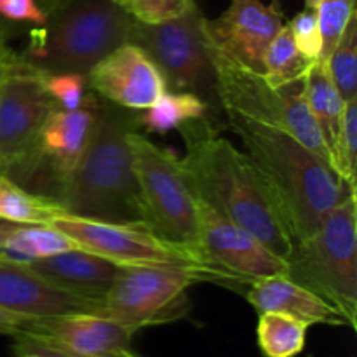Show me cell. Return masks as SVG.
<instances>
[{
    "label": "cell",
    "instance_id": "7",
    "mask_svg": "<svg viewBox=\"0 0 357 357\" xmlns=\"http://www.w3.org/2000/svg\"><path fill=\"white\" fill-rule=\"evenodd\" d=\"M68 236L77 248L103 257L117 265H173L209 272L216 282H234L209 264L199 248L167 239L146 222H103L63 215L51 223Z\"/></svg>",
    "mask_w": 357,
    "mask_h": 357
},
{
    "label": "cell",
    "instance_id": "24",
    "mask_svg": "<svg viewBox=\"0 0 357 357\" xmlns=\"http://www.w3.org/2000/svg\"><path fill=\"white\" fill-rule=\"evenodd\" d=\"M310 324L281 312L258 314L257 340L265 357H296L307 344Z\"/></svg>",
    "mask_w": 357,
    "mask_h": 357
},
{
    "label": "cell",
    "instance_id": "38",
    "mask_svg": "<svg viewBox=\"0 0 357 357\" xmlns=\"http://www.w3.org/2000/svg\"><path fill=\"white\" fill-rule=\"evenodd\" d=\"M96 357H139V356H136L135 352H131V351H129V349H121V351L108 352V354L96 356Z\"/></svg>",
    "mask_w": 357,
    "mask_h": 357
},
{
    "label": "cell",
    "instance_id": "25",
    "mask_svg": "<svg viewBox=\"0 0 357 357\" xmlns=\"http://www.w3.org/2000/svg\"><path fill=\"white\" fill-rule=\"evenodd\" d=\"M314 63L298 51L288 24H284L265 51L261 72L272 86L281 89L303 82Z\"/></svg>",
    "mask_w": 357,
    "mask_h": 357
},
{
    "label": "cell",
    "instance_id": "2",
    "mask_svg": "<svg viewBox=\"0 0 357 357\" xmlns=\"http://www.w3.org/2000/svg\"><path fill=\"white\" fill-rule=\"evenodd\" d=\"M295 244L328 211L356 194L337 171L286 131L227 114Z\"/></svg>",
    "mask_w": 357,
    "mask_h": 357
},
{
    "label": "cell",
    "instance_id": "37",
    "mask_svg": "<svg viewBox=\"0 0 357 357\" xmlns=\"http://www.w3.org/2000/svg\"><path fill=\"white\" fill-rule=\"evenodd\" d=\"M61 2H63V0H37V3L40 6V9L44 10L45 16H47L51 10H54L56 7H58Z\"/></svg>",
    "mask_w": 357,
    "mask_h": 357
},
{
    "label": "cell",
    "instance_id": "18",
    "mask_svg": "<svg viewBox=\"0 0 357 357\" xmlns=\"http://www.w3.org/2000/svg\"><path fill=\"white\" fill-rule=\"evenodd\" d=\"M246 293L250 305L261 312H281L312 324L328 326H349L351 323L328 300L310 291L300 282L293 281L289 275L275 274L253 281Z\"/></svg>",
    "mask_w": 357,
    "mask_h": 357
},
{
    "label": "cell",
    "instance_id": "11",
    "mask_svg": "<svg viewBox=\"0 0 357 357\" xmlns=\"http://www.w3.org/2000/svg\"><path fill=\"white\" fill-rule=\"evenodd\" d=\"M58 108L42 84L40 72L17 58L0 87V171L20 185L30 181L42 126Z\"/></svg>",
    "mask_w": 357,
    "mask_h": 357
},
{
    "label": "cell",
    "instance_id": "33",
    "mask_svg": "<svg viewBox=\"0 0 357 357\" xmlns=\"http://www.w3.org/2000/svg\"><path fill=\"white\" fill-rule=\"evenodd\" d=\"M14 352L17 354H37L40 357H87L75 354L72 351H66V349L58 347L54 344H49V342L38 340V338L30 337V335H14Z\"/></svg>",
    "mask_w": 357,
    "mask_h": 357
},
{
    "label": "cell",
    "instance_id": "12",
    "mask_svg": "<svg viewBox=\"0 0 357 357\" xmlns=\"http://www.w3.org/2000/svg\"><path fill=\"white\" fill-rule=\"evenodd\" d=\"M199 246L209 264L237 284H251L268 275L284 274L288 264L258 237L199 199Z\"/></svg>",
    "mask_w": 357,
    "mask_h": 357
},
{
    "label": "cell",
    "instance_id": "1",
    "mask_svg": "<svg viewBox=\"0 0 357 357\" xmlns=\"http://www.w3.org/2000/svg\"><path fill=\"white\" fill-rule=\"evenodd\" d=\"M178 131L187 149L180 162L195 195L288 261L295 241L246 153L220 135L208 117Z\"/></svg>",
    "mask_w": 357,
    "mask_h": 357
},
{
    "label": "cell",
    "instance_id": "23",
    "mask_svg": "<svg viewBox=\"0 0 357 357\" xmlns=\"http://www.w3.org/2000/svg\"><path fill=\"white\" fill-rule=\"evenodd\" d=\"M211 105L201 96L185 91H166L150 108L138 115V124L149 132L164 135L183 128L188 122L208 117Z\"/></svg>",
    "mask_w": 357,
    "mask_h": 357
},
{
    "label": "cell",
    "instance_id": "21",
    "mask_svg": "<svg viewBox=\"0 0 357 357\" xmlns=\"http://www.w3.org/2000/svg\"><path fill=\"white\" fill-rule=\"evenodd\" d=\"M66 215L63 206L49 195L30 192L0 171V220L20 225H51Z\"/></svg>",
    "mask_w": 357,
    "mask_h": 357
},
{
    "label": "cell",
    "instance_id": "32",
    "mask_svg": "<svg viewBox=\"0 0 357 357\" xmlns=\"http://www.w3.org/2000/svg\"><path fill=\"white\" fill-rule=\"evenodd\" d=\"M0 14L17 23H31L42 26L45 23V13L37 0H0Z\"/></svg>",
    "mask_w": 357,
    "mask_h": 357
},
{
    "label": "cell",
    "instance_id": "39",
    "mask_svg": "<svg viewBox=\"0 0 357 357\" xmlns=\"http://www.w3.org/2000/svg\"><path fill=\"white\" fill-rule=\"evenodd\" d=\"M10 225H13V223H9V222H2V220H0V244H2V239H3V236H6V232H7V230L10 229ZM0 257H2V258H6V260H10V258H7L6 255L2 253V251H0ZM10 261H14V260H10Z\"/></svg>",
    "mask_w": 357,
    "mask_h": 357
},
{
    "label": "cell",
    "instance_id": "31",
    "mask_svg": "<svg viewBox=\"0 0 357 357\" xmlns=\"http://www.w3.org/2000/svg\"><path fill=\"white\" fill-rule=\"evenodd\" d=\"M288 28L298 51L310 61H317L321 54V30L317 10L305 7L298 14H295V17L288 23Z\"/></svg>",
    "mask_w": 357,
    "mask_h": 357
},
{
    "label": "cell",
    "instance_id": "22",
    "mask_svg": "<svg viewBox=\"0 0 357 357\" xmlns=\"http://www.w3.org/2000/svg\"><path fill=\"white\" fill-rule=\"evenodd\" d=\"M73 248H77V244L54 225H20V223L10 225L0 244V251L7 258L21 264L54 257Z\"/></svg>",
    "mask_w": 357,
    "mask_h": 357
},
{
    "label": "cell",
    "instance_id": "40",
    "mask_svg": "<svg viewBox=\"0 0 357 357\" xmlns=\"http://www.w3.org/2000/svg\"><path fill=\"white\" fill-rule=\"evenodd\" d=\"M305 2V7H310V9H316L317 3L321 2V0H303Z\"/></svg>",
    "mask_w": 357,
    "mask_h": 357
},
{
    "label": "cell",
    "instance_id": "8",
    "mask_svg": "<svg viewBox=\"0 0 357 357\" xmlns=\"http://www.w3.org/2000/svg\"><path fill=\"white\" fill-rule=\"evenodd\" d=\"M146 223L167 239L199 248V197L171 150L136 129L129 135Z\"/></svg>",
    "mask_w": 357,
    "mask_h": 357
},
{
    "label": "cell",
    "instance_id": "36",
    "mask_svg": "<svg viewBox=\"0 0 357 357\" xmlns=\"http://www.w3.org/2000/svg\"><path fill=\"white\" fill-rule=\"evenodd\" d=\"M16 65H17V58L13 59V61L0 63V87H2V84L6 82L7 77L10 75V72H13V70L16 68Z\"/></svg>",
    "mask_w": 357,
    "mask_h": 357
},
{
    "label": "cell",
    "instance_id": "5",
    "mask_svg": "<svg viewBox=\"0 0 357 357\" xmlns=\"http://www.w3.org/2000/svg\"><path fill=\"white\" fill-rule=\"evenodd\" d=\"M204 35L215 70L216 96L225 114L282 129L330 164L324 139L303 96V82L281 89L274 87L264 72L250 68L218 47L206 28Z\"/></svg>",
    "mask_w": 357,
    "mask_h": 357
},
{
    "label": "cell",
    "instance_id": "29",
    "mask_svg": "<svg viewBox=\"0 0 357 357\" xmlns=\"http://www.w3.org/2000/svg\"><path fill=\"white\" fill-rule=\"evenodd\" d=\"M138 23L157 24L183 14L194 0H114Z\"/></svg>",
    "mask_w": 357,
    "mask_h": 357
},
{
    "label": "cell",
    "instance_id": "42",
    "mask_svg": "<svg viewBox=\"0 0 357 357\" xmlns=\"http://www.w3.org/2000/svg\"><path fill=\"white\" fill-rule=\"evenodd\" d=\"M0 260H3V261H10V260H6V258H2V257H0Z\"/></svg>",
    "mask_w": 357,
    "mask_h": 357
},
{
    "label": "cell",
    "instance_id": "20",
    "mask_svg": "<svg viewBox=\"0 0 357 357\" xmlns=\"http://www.w3.org/2000/svg\"><path fill=\"white\" fill-rule=\"evenodd\" d=\"M303 96L317 122L321 136L326 145L330 164L338 176L342 178L340 162V142L344 129L345 101L338 94L326 63L317 59L303 79Z\"/></svg>",
    "mask_w": 357,
    "mask_h": 357
},
{
    "label": "cell",
    "instance_id": "14",
    "mask_svg": "<svg viewBox=\"0 0 357 357\" xmlns=\"http://www.w3.org/2000/svg\"><path fill=\"white\" fill-rule=\"evenodd\" d=\"M284 26V14L279 0H230L229 7L216 20L206 17L204 28L218 47L237 61L261 72L264 54L279 30Z\"/></svg>",
    "mask_w": 357,
    "mask_h": 357
},
{
    "label": "cell",
    "instance_id": "6",
    "mask_svg": "<svg viewBox=\"0 0 357 357\" xmlns=\"http://www.w3.org/2000/svg\"><path fill=\"white\" fill-rule=\"evenodd\" d=\"M286 275L337 307L357 324V201L345 197L295 244Z\"/></svg>",
    "mask_w": 357,
    "mask_h": 357
},
{
    "label": "cell",
    "instance_id": "10",
    "mask_svg": "<svg viewBox=\"0 0 357 357\" xmlns=\"http://www.w3.org/2000/svg\"><path fill=\"white\" fill-rule=\"evenodd\" d=\"M206 16L197 3L183 14L157 24L135 21L128 42L139 45L166 79L167 89L194 93L213 108L218 103L215 70L206 47Z\"/></svg>",
    "mask_w": 357,
    "mask_h": 357
},
{
    "label": "cell",
    "instance_id": "13",
    "mask_svg": "<svg viewBox=\"0 0 357 357\" xmlns=\"http://www.w3.org/2000/svg\"><path fill=\"white\" fill-rule=\"evenodd\" d=\"M87 87L115 107L143 112L167 91L166 79L139 45L126 42L86 73Z\"/></svg>",
    "mask_w": 357,
    "mask_h": 357
},
{
    "label": "cell",
    "instance_id": "34",
    "mask_svg": "<svg viewBox=\"0 0 357 357\" xmlns=\"http://www.w3.org/2000/svg\"><path fill=\"white\" fill-rule=\"evenodd\" d=\"M28 317L17 316V314L7 312V310L0 309V335H9L14 337L21 331V326Z\"/></svg>",
    "mask_w": 357,
    "mask_h": 357
},
{
    "label": "cell",
    "instance_id": "26",
    "mask_svg": "<svg viewBox=\"0 0 357 357\" xmlns=\"http://www.w3.org/2000/svg\"><path fill=\"white\" fill-rule=\"evenodd\" d=\"M324 63L342 100L345 103L357 100V14L351 17Z\"/></svg>",
    "mask_w": 357,
    "mask_h": 357
},
{
    "label": "cell",
    "instance_id": "9",
    "mask_svg": "<svg viewBox=\"0 0 357 357\" xmlns=\"http://www.w3.org/2000/svg\"><path fill=\"white\" fill-rule=\"evenodd\" d=\"M216 281L209 272L173 265H121L101 300L100 316L138 330L180 319L187 312V289Z\"/></svg>",
    "mask_w": 357,
    "mask_h": 357
},
{
    "label": "cell",
    "instance_id": "19",
    "mask_svg": "<svg viewBox=\"0 0 357 357\" xmlns=\"http://www.w3.org/2000/svg\"><path fill=\"white\" fill-rule=\"evenodd\" d=\"M24 265L66 291L100 302L121 267L107 258L98 257L80 248H73L65 253L42 260H30Z\"/></svg>",
    "mask_w": 357,
    "mask_h": 357
},
{
    "label": "cell",
    "instance_id": "16",
    "mask_svg": "<svg viewBox=\"0 0 357 357\" xmlns=\"http://www.w3.org/2000/svg\"><path fill=\"white\" fill-rule=\"evenodd\" d=\"M136 331V326L98 314H68L52 317H28L20 333L49 342L75 354L96 357L129 349Z\"/></svg>",
    "mask_w": 357,
    "mask_h": 357
},
{
    "label": "cell",
    "instance_id": "17",
    "mask_svg": "<svg viewBox=\"0 0 357 357\" xmlns=\"http://www.w3.org/2000/svg\"><path fill=\"white\" fill-rule=\"evenodd\" d=\"M96 96L87 98V103L77 110L54 108L42 126L35 150L33 174H51L54 192L73 171L86 150L96 119Z\"/></svg>",
    "mask_w": 357,
    "mask_h": 357
},
{
    "label": "cell",
    "instance_id": "41",
    "mask_svg": "<svg viewBox=\"0 0 357 357\" xmlns=\"http://www.w3.org/2000/svg\"><path fill=\"white\" fill-rule=\"evenodd\" d=\"M17 357H40L37 354H17Z\"/></svg>",
    "mask_w": 357,
    "mask_h": 357
},
{
    "label": "cell",
    "instance_id": "28",
    "mask_svg": "<svg viewBox=\"0 0 357 357\" xmlns=\"http://www.w3.org/2000/svg\"><path fill=\"white\" fill-rule=\"evenodd\" d=\"M42 84L49 96L54 100L58 108L63 110H77L87 103L89 94L86 93L87 80L84 73L79 72H40Z\"/></svg>",
    "mask_w": 357,
    "mask_h": 357
},
{
    "label": "cell",
    "instance_id": "4",
    "mask_svg": "<svg viewBox=\"0 0 357 357\" xmlns=\"http://www.w3.org/2000/svg\"><path fill=\"white\" fill-rule=\"evenodd\" d=\"M135 24L114 0H63L30 33L20 61L37 72L86 75L108 52L126 44Z\"/></svg>",
    "mask_w": 357,
    "mask_h": 357
},
{
    "label": "cell",
    "instance_id": "30",
    "mask_svg": "<svg viewBox=\"0 0 357 357\" xmlns=\"http://www.w3.org/2000/svg\"><path fill=\"white\" fill-rule=\"evenodd\" d=\"M342 180L356 192V167H357V100L347 101L344 112V129L340 142Z\"/></svg>",
    "mask_w": 357,
    "mask_h": 357
},
{
    "label": "cell",
    "instance_id": "35",
    "mask_svg": "<svg viewBox=\"0 0 357 357\" xmlns=\"http://www.w3.org/2000/svg\"><path fill=\"white\" fill-rule=\"evenodd\" d=\"M16 58H17V54H16V52L10 51V47L7 45L6 38H3L2 30H0V63L13 61V59H16Z\"/></svg>",
    "mask_w": 357,
    "mask_h": 357
},
{
    "label": "cell",
    "instance_id": "27",
    "mask_svg": "<svg viewBox=\"0 0 357 357\" xmlns=\"http://www.w3.org/2000/svg\"><path fill=\"white\" fill-rule=\"evenodd\" d=\"M321 30V61H326L351 17L356 14V0H321L316 7Z\"/></svg>",
    "mask_w": 357,
    "mask_h": 357
},
{
    "label": "cell",
    "instance_id": "3",
    "mask_svg": "<svg viewBox=\"0 0 357 357\" xmlns=\"http://www.w3.org/2000/svg\"><path fill=\"white\" fill-rule=\"evenodd\" d=\"M138 128L135 112L96 101L86 150L54 194L66 215L103 222H146L129 143V135Z\"/></svg>",
    "mask_w": 357,
    "mask_h": 357
},
{
    "label": "cell",
    "instance_id": "15",
    "mask_svg": "<svg viewBox=\"0 0 357 357\" xmlns=\"http://www.w3.org/2000/svg\"><path fill=\"white\" fill-rule=\"evenodd\" d=\"M0 309L23 317L100 316L101 302L52 284L21 261L0 260Z\"/></svg>",
    "mask_w": 357,
    "mask_h": 357
}]
</instances>
